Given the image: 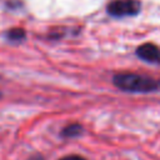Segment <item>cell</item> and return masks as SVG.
I'll use <instances>...</instances> for the list:
<instances>
[{"label": "cell", "instance_id": "obj_1", "mask_svg": "<svg viewBox=\"0 0 160 160\" xmlns=\"http://www.w3.org/2000/svg\"><path fill=\"white\" fill-rule=\"evenodd\" d=\"M114 85L128 92H151L159 88L158 81L146 75L135 72H119L112 78Z\"/></svg>", "mask_w": 160, "mask_h": 160}, {"label": "cell", "instance_id": "obj_3", "mask_svg": "<svg viewBox=\"0 0 160 160\" xmlns=\"http://www.w3.org/2000/svg\"><path fill=\"white\" fill-rule=\"evenodd\" d=\"M136 55L150 64H160V49L150 42L142 44L136 49Z\"/></svg>", "mask_w": 160, "mask_h": 160}, {"label": "cell", "instance_id": "obj_7", "mask_svg": "<svg viewBox=\"0 0 160 160\" xmlns=\"http://www.w3.org/2000/svg\"><path fill=\"white\" fill-rule=\"evenodd\" d=\"M29 160H44V159H42V156H40V155H35V156L30 158Z\"/></svg>", "mask_w": 160, "mask_h": 160}, {"label": "cell", "instance_id": "obj_2", "mask_svg": "<svg viewBox=\"0 0 160 160\" xmlns=\"http://www.w3.org/2000/svg\"><path fill=\"white\" fill-rule=\"evenodd\" d=\"M141 2L139 0H112L108 4V12L114 18L134 16L140 12Z\"/></svg>", "mask_w": 160, "mask_h": 160}, {"label": "cell", "instance_id": "obj_6", "mask_svg": "<svg viewBox=\"0 0 160 160\" xmlns=\"http://www.w3.org/2000/svg\"><path fill=\"white\" fill-rule=\"evenodd\" d=\"M60 160H86V159L80 156V155H68V156L61 158Z\"/></svg>", "mask_w": 160, "mask_h": 160}, {"label": "cell", "instance_id": "obj_5", "mask_svg": "<svg viewBox=\"0 0 160 160\" xmlns=\"http://www.w3.org/2000/svg\"><path fill=\"white\" fill-rule=\"evenodd\" d=\"M26 34L22 29L20 28H16V29H10L8 32H6V38L11 41H21L22 39H25Z\"/></svg>", "mask_w": 160, "mask_h": 160}, {"label": "cell", "instance_id": "obj_8", "mask_svg": "<svg viewBox=\"0 0 160 160\" xmlns=\"http://www.w3.org/2000/svg\"><path fill=\"white\" fill-rule=\"evenodd\" d=\"M158 84H159V86H160V81H159V82H158Z\"/></svg>", "mask_w": 160, "mask_h": 160}, {"label": "cell", "instance_id": "obj_4", "mask_svg": "<svg viewBox=\"0 0 160 160\" xmlns=\"http://www.w3.org/2000/svg\"><path fill=\"white\" fill-rule=\"evenodd\" d=\"M81 132H82V126L80 124H70L62 129L61 135L65 138H76Z\"/></svg>", "mask_w": 160, "mask_h": 160}]
</instances>
